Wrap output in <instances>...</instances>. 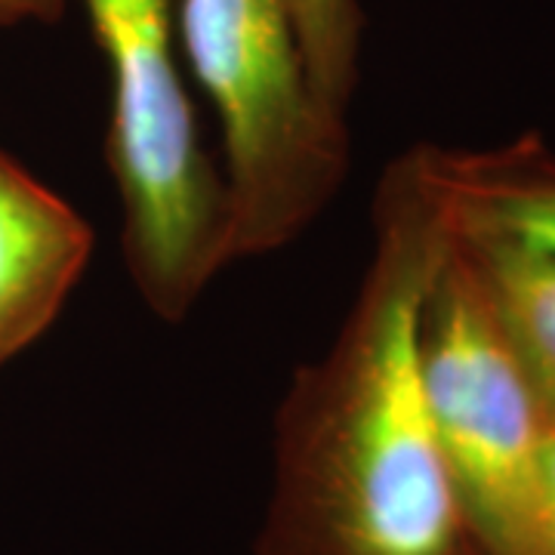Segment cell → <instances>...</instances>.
<instances>
[{
  "label": "cell",
  "mask_w": 555,
  "mask_h": 555,
  "mask_svg": "<svg viewBox=\"0 0 555 555\" xmlns=\"http://www.w3.org/2000/svg\"><path fill=\"white\" fill-rule=\"evenodd\" d=\"M90 250L75 207L0 152V364L53 324Z\"/></svg>",
  "instance_id": "obj_5"
},
{
  "label": "cell",
  "mask_w": 555,
  "mask_h": 555,
  "mask_svg": "<svg viewBox=\"0 0 555 555\" xmlns=\"http://www.w3.org/2000/svg\"><path fill=\"white\" fill-rule=\"evenodd\" d=\"M420 352L469 540L481 555H521L546 404L451 229L423 302Z\"/></svg>",
  "instance_id": "obj_4"
},
{
  "label": "cell",
  "mask_w": 555,
  "mask_h": 555,
  "mask_svg": "<svg viewBox=\"0 0 555 555\" xmlns=\"http://www.w3.org/2000/svg\"><path fill=\"white\" fill-rule=\"evenodd\" d=\"M448 225L404 164L367 281L278 416L257 555H456L469 540L423 383V302Z\"/></svg>",
  "instance_id": "obj_1"
},
{
  "label": "cell",
  "mask_w": 555,
  "mask_h": 555,
  "mask_svg": "<svg viewBox=\"0 0 555 555\" xmlns=\"http://www.w3.org/2000/svg\"><path fill=\"white\" fill-rule=\"evenodd\" d=\"M65 0H0V20H22V16H53Z\"/></svg>",
  "instance_id": "obj_10"
},
{
  "label": "cell",
  "mask_w": 555,
  "mask_h": 555,
  "mask_svg": "<svg viewBox=\"0 0 555 555\" xmlns=\"http://www.w3.org/2000/svg\"><path fill=\"white\" fill-rule=\"evenodd\" d=\"M309 78L321 100L346 115L356 90V0H291Z\"/></svg>",
  "instance_id": "obj_8"
},
{
  "label": "cell",
  "mask_w": 555,
  "mask_h": 555,
  "mask_svg": "<svg viewBox=\"0 0 555 555\" xmlns=\"http://www.w3.org/2000/svg\"><path fill=\"white\" fill-rule=\"evenodd\" d=\"M182 43L222 127L229 262L272 254L337 195L346 115L309 78L291 0H182Z\"/></svg>",
  "instance_id": "obj_2"
},
{
  "label": "cell",
  "mask_w": 555,
  "mask_h": 555,
  "mask_svg": "<svg viewBox=\"0 0 555 555\" xmlns=\"http://www.w3.org/2000/svg\"><path fill=\"white\" fill-rule=\"evenodd\" d=\"M112 72L108 164L124 250L155 315L179 321L229 262L225 189L198 142L170 0H83Z\"/></svg>",
  "instance_id": "obj_3"
},
{
  "label": "cell",
  "mask_w": 555,
  "mask_h": 555,
  "mask_svg": "<svg viewBox=\"0 0 555 555\" xmlns=\"http://www.w3.org/2000/svg\"><path fill=\"white\" fill-rule=\"evenodd\" d=\"M454 238L473 259L543 404L555 408V257L506 241Z\"/></svg>",
  "instance_id": "obj_7"
},
{
  "label": "cell",
  "mask_w": 555,
  "mask_h": 555,
  "mask_svg": "<svg viewBox=\"0 0 555 555\" xmlns=\"http://www.w3.org/2000/svg\"><path fill=\"white\" fill-rule=\"evenodd\" d=\"M456 555H481L476 550V543H473V540H466V543H463V550H460V553Z\"/></svg>",
  "instance_id": "obj_11"
},
{
  "label": "cell",
  "mask_w": 555,
  "mask_h": 555,
  "mask_svg": "<svg viewBox=\"0 0 555 555\" xmlns=\"http://www.w3.org/2000/svg\"><path fill=\"white\" fill-rule=\"evenodd\" d=\"M521 555H555V408H546L543 433L537 444Z\"/></svg>",
  "instance_id": "obj_9"
},
{
  "label": "cell",
  "mask_w": 555,
  "mask_h": 555,
  "mask_svg": "<svg viewBox=\"0 0 555 555\" xmlns=\"http://www.w3.org/2000/svg\"><path fill=\"white\" fill-rule=\"evenodd\" d=\"M414 170L454 235L506 241L555 257V173H534L525 158L416 160Z\"/></svg>",
  "instance_id": "obj_6"
}]
</instances>
